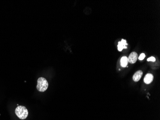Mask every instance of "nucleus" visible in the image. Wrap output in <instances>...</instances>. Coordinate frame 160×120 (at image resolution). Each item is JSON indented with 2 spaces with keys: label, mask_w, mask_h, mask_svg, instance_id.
<instances>
[{
  "label": "nucleus",
  "mask_w": 160,
  "mask_h": 120,
  "mask_svg": "<svg viewBox=\"0 0 160 120\" xmlns=\"http://www.w3.org/2000/svg\"><path fill=\"white\" fill-rule=\"evenodd\" d=\"M156 61V59L154 57H151L147 59V61Z\"/></svg>",
  "instance_id": "obj_9"
},
{
  "label": "nucleus",
  "mask_w": 160,
  "mask_h": 120,
  "mask_svg": "<svg viewBox=\"0 0 160 120\" xmlns=\"http://www.w3.org/2000/svg\"><path fill=\"white\" fill-rule=\"evenodd\" d=\"M127 45L126 41L125 40H122L121 41H119V44L118 45V50L119 51H122L123 49H127Z\"/></svg>",
  "instance_id": "obj_4"
},
{
  "label": "nucleus",
  "mask_w": 160,
  "mask_h": 120,
  "mask_svg": "<svg viewBox=\"0 0 160 120\" xmlns=\"http://www.w3.org/2000/svg\"><path fill=\"white\" fill-rule=\"evenodd\" d=\"M128 63H129L128 58L126 56H123L121 58L120 60V64L122 67H126L128 65Z\"/></svg>",
  "instance_id": "obj_7"
},
{
  "label": "nucleus",
  "mask_w": 160,
  "mask_h": 120,
  "mask_svg": "<svg viewBox=\"0 0 160 120\" xmlns=\"http://www.w3.org/2000/svg\"><path fill=\"white\" fill-rule=\"evenodd\" d=\"M143 72L142 71H138L134 74L133 76V79L135 82H138L140 80L141 77L143 76Z\"/></svg>",
  "instance_id": "obj_5"
},
{
  "label": "nucleus",
  "mask_w": 160,
  "mask_h": 120,
  "mask_svg": "<svg viewBox=\"0 0 160 120\" xmlns=\"http://www.w3.org/2000/svg\"><path fill=\"white\" fill-rule=\"evenodd\" d=\"M138 59V54L136 52H132L130 53L128 58V61L131 64H134Z\"/></svg>",
  "instance_id": "obj_3"
},
{
  "label": "nucleus",
  "mask_w": 160,
  "mask_h": 120,
  "mask_svg": "<svg viewBox=\"0 0 160 120\" xmlns=\"http://www.w3.org/2000/svg\"><path fill=\"white\" fill-rule=\"evenodd\" d=\"M145 57V55L144 53H141L140 56H139V59L140 60H143Z\"/></svg>",
  "instance_id": "obj_8"
},
{
  "label": "nucleus",
  "mask_w": 160,
  "mask_h": 120,
  "mask_svg": "<svg viewBox=\"0 0 160 120\" xmlns=\"http://www.w3.org/2000/svg\"><path fill=\"white\" fill-rule=\"evenodd\" d=\"M153 80V76L151 74H147L145 76L144 79V82L147 84L151 83Z\"/></svg>",
  "instance_id": "obj_6"
},
{
  "label": "nucleus",
  "mask_w": 160,
  "mask_h": 120,
  "mask_svg": "<svg viewBox=\"0 0 160 120\" xmlns=\"http://www.w3.org/2000/svg\"><path fill=\"white\" fill-rule=\"evenodd\" d=\"M49 83L46 79L44 78H39L38 79V84L36 89L40 92H44L48 89Z\"/></svg>",
  "instance_id": "obj_2"
},
{
  "label": "nucleus",
  "mask_w": 160,
  "mask_h": 120,
  "mask_svg": "<svg viewBox=\"0 0 160 120\" xmlns=\"http://www.w3.org/2000/svg\"><path fill=\"white\" fill-rule=\"evenodd\" d=\"M16 116L21 120L26 119L28 115V111L26 107L23 106H18L15 110Z\"/></svg>",
  "instance_id": "obj_1"
}]
</instances>
